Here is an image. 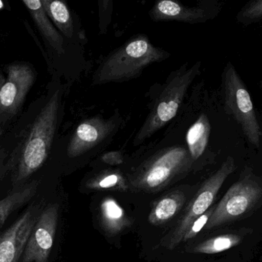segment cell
Here are the masks:
<instances>
[{
  "label": "cell",
  "instance_id": "obj_1",
  "mask_svg": "<svg viewBox=\"0 0 262 262\" xmlns=\"http://www.w3.org/2000/svg\"><path fill=\"white\" fill-rule=\"evenodd\" d=\"M62 98V89L57 88L35 118L12 169V184L15 189L26 185L47 160L58 129Z\"/></svg>",
  "mask_w": 262,
  "mask_h": 262
},
{
  "label": "cell",
  "instance_id": "obj_2",
  "mask_svg": "<svg viewBox=\"0 0 262 262\" xmlns=\"http://www.w3.org/2000/svg\"><path fill=\"white\" fill-rule=\"evenodd\" d=\"M169 56V52L154 46L146 35H134L101 62L94 72L92 86L134 79L148 66Z\"/></svg>",
  "mask_w": 262,
  "mask_h": 262
},
{
  "label": "cell",
  "instance_id": "obj_3",
  "mask_svg": "<svg viewBox=\"0 0 262 262\" xmlns=\"http://www.w3.org/2000/svg\"><path fill=\"white\" fill-rule=\"evenodd\" d=\"M199 69V63L192 67L184 64L169 75L144 123L136 135L134 145L137 146L146 141L177 115L188 89L198 74Z\"/></svg>",
  "mask_w": 262,
  "mask_h": 262
},
{
  "label": "cell",
  "instance_id": "obj_4",
  "mask_svg": "<svg viewBox=\"0 0 262 262\" xmlns=\"http://www.w3.org/2000/svg\"><path fill=\"white\" fill-rule=\"evenodd\" d=\"M122 122L119 115L108 118L95 116L84 120L71 136L66 151L68 157L79 158L107 146L119 130Z\"/></svg>",
  "mask_w": 262,
  "mask_h": 262
},
{
  "label": "cell",
  "instance_id": "obj_5",
  "mask_svg": "<svg viewBox=\"0 0 262 262\" xmlns=\"http://www.w3.org/2000/svg\"><path fill=\"white\" fill-rule=\"evenodd\" d=\"M191 160L189 151L185 146L166 148L146 163L137 178V186L146 190L161 189L177 174L187 169Z\"/></svg>",
  "mask_w": 262,
  "mask_h": 262
},
{
  "label": "cell",
  "instance_id": "obj_6",
  "mask_svg": "<svg viewBox=\"0 0 262 262\" xmlns=\"http://www.w3.org/2000/svg\"><path fill=\"white\" fill-rule=\"evenodd\" d=\"M235 169L233 158H229L215 174L203 183L174 231L169 241V249H175L180 244L192 223L210 209L223 183Z\"/></svg>",
  "mask_w": 262,
  "mask_h": 262
},
{
  "label": "cell",
  "instance_id": "obj_7",
  "mask_svg": "<svg viewBox=\"0 0 262 262\" xmlns=\"http://www.w3.org/2000/svg\"><path fill=\"white\" fill-rule=\"evenodd\" d=\"M261 193L259 185L253 180L235 183L215 207L206 229H213L241 218L255 206Z\"/></svg>",
  "mask_w": 262,
  "mask_h": 262
},
{
  "label": "cell",
  "instance_id": "obj_8",
  "mask_svg": "<svg viewBox=\"0 0 262 262\" xmlns=\"http://www.w3.org/2000/svg\"><path fill=\"white\" fill-rule=\"evenodd\" d=\"M226 100L228 108L243 126L244 133L252 144L259 145L260 128L250 95L237 75L235 69L229 68L225 78Z\"/></svg>",
  "mask_w": 262,
  "mask_h": 262
},
{
  "label": "cell",
  "instance_id": "obj_9",
  "mask_svg": "<svg viewBox=\"0 0 262 262\" xmlns=\"http://www.w3.org/2000/svg\"><path fill=\"white\" fill-rule=\"evenodd\" d=\"M59 206L49 205L40 212L20 262H48L58 226Z\"/></svg>",
  "mask_w": 262,
  "mask_h": 262
},
{
  "label": "cell",
  "instance_id": "obj_10",
  "mask_svg": "<svg viewBox=\"0 0 262 262\" xmlns=\"http://www.w3.org/2000/svg\"><path fill=\"white\" fill-rule=\"evenodd\" d=\"M39 206L32 204L0 235V262H20L36 223Z\"/></svg>",
  "mask_w": 262,
  "mask_h": 262
},
{
  "label": "cell",
  "instance_id": "obj_11",
  "mask_svg": "<svg viewBox=\"0 0 262 262\" xmlns=\"http://www.w3.org/2000/svg\"><path fill=\"white\" fill-rule=\"evenodd\" d=\"M7 78L0 89V113H16L33 86L35 74L26 63H13L7 69Z\"/></svg>",
  "mask_w": 262,
  "mask_h": 262
},
{
  "label": "cell",
  "instance_id": "obj_12",
  "mask_svg": "<svg viewBox=\"0 0 262 262\" xmlns=\"http://www.w3.org/2000/svg\"><path fill=\"white\" fill-rule=\"evenodd\" d=\"M149 15L152 21H177L190 24L204 21L206 18V12L202 8L185 6L174 0L157 2L149 10Z\"/></svg>",
  "mask_w": 262,
  "mask_h": 262
},
{
  "label": "cell",
  "instance_id": "obj_13",
  "mask_svg": "<svg viewBox=\"0 0 262 262\" xmlns=\"http://www.w3.org/2000/svg\"><path fill=\"white\" fill-rule=\"evenodd\" d=\"M41 4L49 18L58 32L68 39L77 36L84 39V32L81 25L76 26V20L64 2L60 0H41Z\"/></svg>",
  "mask_w": 262,
  "mask_h": 262
},
{
  "label": "cell",
  "instance_id": "obj_14",
  "mask_svg": "<svg viewBox=\"0 0 262 262\" xmlns=\"http://www.w3.org/2000/svg\"><path fill=\"white\" fill-rule=\"evenodd\" d=\"M23 3L49 46L58 55H64L66 54L64 37L58 32L48 16L41 0H24Z\"/></svg>",
  "mask_w": 262,
  "mask_h": 262
},
{
  "label": "cell",
  "instance_id": "obj_15",
  "mask_svg": "<svg viewBox=\"0 0 262 262\" xmlns=\"http://www.w3.org/2000/svg\"><path fill=\"white\" fill-rule=\"evenodd\" d=\"M38 182L26 183L0 200V229L9 217L29 203L36 194Z\"/></svg>",
  "mask_w": 262,
  "mask_h": 262
},
{
  "label": "cell",
  "instance_id": "obj_16",
  "mask_svg": "<svg viewBox=\"0 0 262 262\" xmlns=\"http://www.w3.org/2000/svg\"><path fill=\"white\" fill-rule=\"evenodd\" d=\"M185 197L182 192H175L162 198L156 203L149 215V223L160 226L172 219L183 208Z\"/></svg>",
  "mask_w": 262,
  "mask_h": 262
},
{
  "label": "cell",
  "instance_id": "obj_17",
  "mask_svg": "<svg viewBox=\"0 0 262 262\" xmlns=\"http://www.w3.org/2000/svg\"><path fill=\"white\" fill-rule=\"evenodd\" d=\"M101 216L107 232L118 234L130 224L125 211L115 198L107 197L101 204Z\"/></svg>",
  "mask_w": 262,
  "mask_h": 262
},
{
  "label": "cell",
  "instance_id": "obj_18",
  "mask_svg": "<svg viewBox=\"0 0 262 262\" xmlns=\"http://www.w3.org/2000/svg\"><path fill=\"white\" fill-rule=\"evenodd\" d=\"M210 133V125L207 116L202 115L189 128L186 134V143L192 160H197L204 152Z\"/></svg>",
  "mask_w": 262,
  "mask_h": 262
},
{
  "label": "cell",
  "instance_id": "obj_19",
  "mask_svg": "<svg viewBox=\"0 0 262 262\" xmlns=\"http://www.w3.org/2000/svg\"><path fill=\"white\" fill-rule=\"evenodd\" d=\"M241 241V236L235 234L219 235L200 243L192 249V252L205 255H214L238 246Z\"/></svg>",
  "mask_w": 262,
  "mask_h": 262
},
{
  "label": "cell",
  "instance_id": "obj_20",
  "mask_svg": "<svg viewBox=\"0 0 262 262\" xmlns=\"http://www.w3.org/2000/svg\"><path fill=\"white\" fill-rule=\"evenodd\" d=\"M88 189L95 190H127L125 178L117 171L104 172L101 175L89 180Z\"/></svg>",
  "mask_w": 262,
  "mask_h": 262
},
{
  "label": "cell",
  "instance_id": "obj_21",
  "mask_svg": "<svg viewBox=\"0 0 262 262\" xmlns=\"http://www.w3.org/2000/svg\"><path fill=\"white\" fill-rule=\"evenodd\" d=\"M214 209H215V207L211 208L207 212L200 215L199 218H197L192 223V225L189 226V229L186 231V234H185L184 237H183V241H188V240L195 238L201 232L202 229L206 227L211 215H212V212H213Z\"/></svg>",
  "mask_w": 262,
  "mask_h": 262
},
{
  "label": "cell",
  "instance_id": "obj_22",
  "mask_svg": "<svg viewBox=\"0 0 262 262\" xmlns=\"http://www.w3.org/2000/svg\"><path fill=\"white\" fill-rule=\"evenodd\" d=\"M101 161L109 166H119L124 163V157L121 152L118 151L109 152L101 156Z\"/></svg>",
  "mask_w": 262,
  "mask_h": 262
},
{
  "label": "cell",
  "instance_id": "obj_23",
  "mask_svg": "<svg viewBox=\"0 0 262 262\" xmlns=\"http://www.w3.org/2000/svg\"><path fill=\"white\" fill-rule=\"evenodd\" d=\"M101 5L99 6L100 12V27H101V32H104L107 29V26H108L109 23L112 18V12L106 13L109 9H112V6H104L102 2H99Z\"/></svg>",
  "mask_w": 262,
  "mask_h": 262
},
{
  "label": "cell",
  "instance_id": "obj_24",
  "mask_svg": "<svg viewBox=\"0 0 262 262\" xmlns=\"http://www.w3.org/2000/svg\"><path fill=\"white\" fill-rule=\"evenodd\" d=\"M246 15L250 18H255L262 15V1L255 2L246 10Z\"/></svg>",
  "mask_w": 262,
  "mask_h": 262
},
{
  "label": "cell",
  "instance_id": "obj_25",
  "mask_svg": "<svg viewBox=\"0 0 262 262\" xmlns=\"http://www.w3.org/2000/svg\"><path fill=\"white\" fill-rule=\"evenodd\" d=\"M5 158H6V153H5L4 150L0 147V176L3 174Z\"/></svg>",
  "mask_w": 262,
  "mask_h": 262
},
{
  "label": "cell",
  "instance_id": "obj_26",
  "mask_svg": "<svg viewBox=\"0 0 262 262\" xmlns=\"http://www.w3.org/2000/svg\"><path fill=\"white\" fill-rule=\"evenodd\" d=\"M5 80H6V78H5L4 75L0 72V89H1L3 85L4 84Z\"/></svg>",
  "mask_w": 262,
  "mask_h": 262
}]
</instances>
